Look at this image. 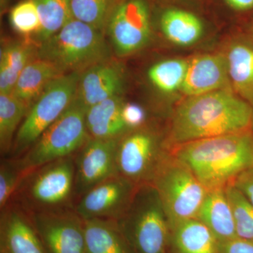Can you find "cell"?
Masks as SVG:
<instances>
[{
  "instance_id": "1",
  "label": "cell",
  "mask_w": 253,
  "mask_h": 253,
  "mask_svg": "<svg viewBox=\"0 0 253 253\" xmlns=\"http://www.w3.org/2000/svg\"><path fill=\"white\" fill-rule=\"evenodd\" d=\"M253 117L252 105L229 88L187 96L172 113L166 146L252 130Z\"/></svg>"
},
{
  "instance_id": "2",
  "label": "cell",
  "mask_w": 253,
  "mask_h": 253,
  "mask_svg": "<svg viewBox=\"0 0 253 253\" xmlns=\"http://www.w3.org/2000/svg\"><path fill=\"white\" fill-rule=\"evenodd\" d=\"M169 151L185 163L208 191L225 189L241 173L253 168V131L191 141Z\"/></svg>"
},
{
  "instance_id": "3",
  "label": "cell",
  "mask_w": 253,
  "mask_h": 253,
  "mask_svg": "<svg viewBox=\"0 0 253 253\" xmlns=\"http://www.w3.org/2000/svg\"><path fill=\"white\" fill-rule=\"evenodd\" d=\"M104 35L73 18L58 33L37 46L36 57L52 63L64 74L82 73L111 59V48Z\"/></svg>"
},
{
  "instance_id": "4",
  "label": "cell",
  "mask_w": 253,
  "mask_h": 253,
  "mask_svg": "<svg viewBox=\"0 0 253 253\" xmlns=\"http://www.w3.org/2000/svg\"><path fill=\"white\" fill-rule=\"evenodd\" d=\"M75 155L25 173L11 201L28 213L74 208Z\"/></svg>"
},
{
  "instance_id": "5",
  "label": "cell",
  "mask_w": 253,
  "mask_h": 253,
  "mask_svg": "<svg viewBox=\"0 0 253 253\" xmlns=\"http://www.w3.org/2000/svg\"><path fill=\"white\" fill-rule=\"evenodd\" d=\"M116 221L134 253H167L169 221L153 184L138 186L129 207Z\"/></svg>"
},
{
  "instance_id": "6",
  "label": "cell",
  "mask_w": 253,
  "mask_h": 253,
  "mask_svg": "<svg viewBox=\"0 0 253 253\" xmlns=\"http://www.w3.org/2000/svg\"><path fill=\"white\" fill-rule=\"evenodd\" d=\"M151 184L162 203L169 229L182 221L196 219L208 192L185 163L169 150L161 160Z\"/></svg>"
},
{
  "instance_id": "7",
  "label": "cell",
  "mask_w": 253,
  "mask_h": 253,
  "mask_svg": "<svg viewBox=\"0 0 253 253\" xmlns=\"http://www.w3.org/2000/svg\"><path fill=\"white\" fill-rule=\"evenodd\" d=\"M86 110L73 100L67 109L21 157L26 173L60 158L73 156L90 136L85 124Z\"/></svg>"
},
{
  "instance_id": "8",
  "label": "cell",
  "mask_w": 253,
  "mask_h": 253,
  "mask_svg": "<svg viewBox=\"0 0 253 253\" xmlns=\"http://www.w3.org/2000/svg\"><path fill=\"white\" fill-rule=\"evenodd\" d=\"M81 74L66 73L49 83L21 123L9 157H21L68 109L76 96Z\"/></svg>"
},
{
  "instance_id": "9",
  "label": "cell",
  "mask_w": 253,
  "mask_h": 253,
  "mask_svg": "<svg viewBox=\"0 0 253 253\" xmlns=\"http://www.w3.org/2000/svg\"><path fill=\"white\" fill-rule=\"evenodd\" d=\"M168 151L166 139L142 127L131 129L118 139L116 164L118 174L136 185L151 184L156 169Z\"/></svg>"
},
{
  "instance_id": "10",
  "label": "cell",
  "mask_w": 253,
  "mask_h": 253,
  "mask_svg": "<svg viewBox=\"0 0 253 253\" xmlns=\"http://www.w3.org/2000/svg\"><path fill=\"white\" fill-rule=\"evenodd\" d=\"M47 253H86L84 219L74 208L28 213Z\"/></svg>"
},
{
  "instance_id": "11",
  "label": "cell",
  "mask_w": 253,
  "mask_h": 253,
  "mask_svg": "<svg viewBox=\"0 0 253 253\" xmlns=\"http://www.w3.org/2000/svg\"><path fill=\"white\" fill-rule=\"evenodd\" d=\"M115 52L126 56L146 45L151 35L149 7L144 0H122L106 28Z\"/></svg>"
},
{
  "instance_id": "12",
  "label": "cell",
  "mask_w": 253,
  "mask_h": 253,
  "mask_svg": "<svg viewBox=\"0 0 253 253\" xmlns=\"http://www.w3.org/2000/svg\"><path fill=\"white\" fill-rule=\"evenodd\" d=\"M138 186L125 176L115 174L81 196L75 204V211L84 220H118L129 207Z\"/></svg>"
},
{
  "instance_id": "13",
  "label": "cell",
  "mask_w": 253,
  "mask_h": 253,
  "mask_svg": "<svg viewBox=\"0 0 253 253\" xmlns=\"http://www.w3.org/2000/svg\"><path fill=\"white\" fill-rule=\"evenodd\" d=\"M119 138L95 139L90 136L75 154L76 203L95 186L118 174L116 150Z\"/></svg>"
},
{
  "instance_id": "14",
  "label": "cell",
  "mask_w": 253,
  "mask_h": 253,
  "mask_svg": "<svg viewBox=\"0 0 253 253\" xmlns=\"http://www.w3.org/2000/svg\"><path fill=\"white\" fill-rule=\"evenodd\" d=\"M124 84L122 67L110 59L81 73L74 100L86 110L105 100L121 96Z\"/></svg>"
},
{
  "instance_id": "15",
  "label": "cell",
  "mask_w": 253,
  "mask_h": 253,
  "mask_svg": "<svg viewBox=\"0 0 253 253\" xmlns=\"http://www.w3.org/2000/svg\"><path fill=\"white\" fill-rule=\"evenodd\" d=\"M0 253H47L29 214L13 201L1 211Z\"/></svg>"
},
{
  "instance_id": "16",
  "label": "cell",
  "mask_w": 253,
  "mask_h": 253,
  "mask_svg": "<svg viewBox=\"0 0 253 253\" xmlns=\"http://www.w3.org/2000/svg\"><path fill=\"white\" fill-rule=\"evenodd\" d=\"M229 83L226 57L217 54H205L189 61L181 89L187 96H196L228 89Z\"/></svg>"
},
{
  "instance_id": "17",
  "label": "cell",
  "mask_w": 253,
  "mask_h": 253,
  "mask_svg": "<svg viewBox=\"0 0 253 253\" xmlns=\"http://www.w3.org/2000/svg\"><path fill=\"white\" fill-rule=\"evenodd\" d=\"M196 219L207 226L219 243L237 237L234 213L225 189L208 191Z\"/></svg>"
},
{
  "instance_id": "18",
  "label": "cell",
  "mask_w": 253,
  "mask_h": 253,
  "mask_svg": "<svg viewBox=\"0 0 253 253\" xmlns=\"http://www.w3.org/2000/svg\"><path fill=\"white\" fill-rule=\"evenodd\" d=\"M125 103L121 96H115L86 110L88 134L95 139H117L129 131L123 118Z\"/></svg>"
},
{
  "instance_id": "19",
  "label": "cell",
  "mask_w": 253,
  "mask_h": 253,
  "mask_svg": "<svg viewBox=\"0 0 253 253\" xmlns=\"http://www.w3.org/2000/svg\"><path fill=\"white\" fill-rule=\"evenodd\" d=\"M86 253H134L117 221L84 220Z\"/></svg>"
},
{
  "instance_id": "20",
  "label": "cell",
  "mask_w": 253,
  "mask_h": 253,
  "mask_svg": "<svg viewBox=\"0 0 253 253\" xmlns=\"http://www.w3.org/2000/svg\"><path fill=\"white\" fill-rule=\"evenodd\" d=\"M169 242L175 253H219L215 236L197 219L182 221L170 228Z\"/></svg>"
},
{
  "instance_id": "21",
  "label": "cell",
  "mask_w": 253,
  "mask_h": 253,
  "mask_svg": "<svg viewBox=\"0 0 253 253\" xmlns=\"http://www.w3.org/2000/svg\"><path fill=\"white\" fill-rule=\"evenodd\" d=\"M226 61L234 91L253 105V43H234L229 50Z\"/></svg>"
},
{
  "instance_id": "22",
  "label": "cell",
  "mask_w": 253,
  "mask_h": 253,
  "mask_svg": "<svg viewBox=\"0 0 253 253\" xmlns=\"http://www.w3.org/2000/svg\"><path fill=\"white\" fill-rule=\"evenodd\" d=\"M63 75L52 63L36 57L23 70L11 94L31 106L49 83Z\"/></svg>"
},
{
  "instance_id": "23",
  "label": "cell",
  "mask_w": 253,
  "mask_h": 253,
  "mask_svg": "<svg viewBox=\"0 0 253 253\" xmlns=\"http://www.w3.org/2000/svg\"><path fill=\"white\" fill-rule=\"evenodd\" d=\"M161 26L166 38L179 46L194 44L204 32L203 23L196 15L180 9L165 11L161 17Z\"/></svg>"
},
{
  "instance_id": "24",
  "label": "cell",
  "mask_w": 253,
  "mask_h": 253,
  "mask_svg": "<svg viewBox=\"0 0 253 253\" xmlns=\"http://www.w3.org/2000/svg\"><path fill=\"white\" fill-rule=\"evenodd\" d=\"M36 53L31 43L14 42L4 46L0 56V94H11L18 78Z\"/></svg>"
},
{
  "instance_id": "25",
  "label": "cell",
  "mask_w": 253,
  "mask_h": 253,
  "mask_svg": "<svg viewBox=\"0 0 253 253\" xmlns=\"http://www.w3.org/2000/svg\"><path fill=\"white\" fill-rule=\"evenodd\" d=\"M29 106L12 94H0V151L1 158L11 154L16 134Z\"/></svg>"
},
{
  "instance_id": "26",
  "label": "cell",
  "mask_w": 253,
  "mask_h": 253,
  "mask_svg": "<svg viewBox=\"0 0 253 253\" xmlns=\"http://www.w3.org/2000/svg\"><path fill=\"white\" fill-rule=\"evenodd\" d=\"M41 18V29L33 37L38 45L49 39L72 19L71 0H33Z\"/></svg>"
},
{
  "instance_id": "27",
  "label": "cell",
  "mask_w": 253,
  "mask_h": 253,
  "mask_svg": "<svg viewBox=\"0 0 253 253\" xmlns=\"http://www.w3.org/2000/svg\"><path fill=\"white\" fill-rule=\"evenodd\" d=\"M122 0H71L73 18L106 34L110 18Z\"/></svg>"
},
{
  "instance_id": "28",
  "label": "cell",
  "mask_w": 253,
  "mask_h": 253,
  "mask_svg": "<svg viewBox=\"0 0 253 253\" xmlns=\"http://www.w3.org/2000/svg\"><path fill=\"white\" fill-rule=\"evenodd\" d=\"M189 61L184 59H168L155 63L148 71V78L158 89L171 93L181 89Z\"/></svg>"
},
{
  "instance_id": "29",
  "label": "cell",
  "mask_w": 253,
  "mask_h": 253,
  "mask_svg": "<svg viewBox=\"0 0 253 253\" xmlns=\"http://www.w3.org/2000/svg\"><path fill=\"white\" fill-rule=\"evenodd\" d=\"M225 191L234 213L237 237L253 241V206L232 184L226 186Z\"/></svg>"
},
{
  "instance_id": "30",
  "label": "cell",
  "mask_w": 253,
  "mask_h": 253,
  "mask_svg": "<svg viewBox=\"0 0 253 253\" xmlns=\"http://www.w3.org/2000/svg\"><path fill=\"white\" fill-rule=\"evenodd\" d=\"M9 21L15 31L24 36L33 37L41 29V18L33 0H23L14 6Z\"/></svg>"
},
{
  "instance_id": "31",
  "label": "cell",
  "mask_w": 253,
  "mask_h": 253,
  "mask_svg": "<svg viewBox=\"0 0 253 253\" xmlns=\"http://www.w3.org/2000/svg\"><path fill=\"white\" fill-rule=\"evenodd\" d=\"M24 175L17 158H1L0 164V211L12 199L16 188Z\"/></svg>"
},
{
  "instance_id": "32",
  "label": "cell",
  "mask_w": 253,
  "mask_h": 253,
  "mask_svg": "<svg viewBox=\"0 0 253 253\" xmlns=\"http://www.w3.org/2000/svg\"><path fill=\"white\" fill-rule=\"evenodd\" d=\"M122 115L123 120L129 130L144 126L146 121V112L144 108L134 103L124 104Z\"/></svg>"
},
{
  "instance_id": "33",
  "label": "cell",
  "mask_w": 253,
  "mask_h": 253,
  "mask_svg": "<svg viewBox=\"0 0 253 253\" xmlns=\"http://www.w3.org/2000/svg\"><path fill=\"white\" fill-rule=\"evenodd\" d=\"M232 185L239 190L253 207V168L241 173Z\"/></svg>"
},
{
  "instance_id": "34",
  "label": "cell",
  "mask_w": 253,
  "mask_h": 253,
  "mask_svg": "<svg viewBox=\"0 0 253 253\" xmlns=\"http://www.w3.org/2000/svg\"><path fill=\"white\" fill-rule=\"evenodd\" d=\"M219 253H253V241L236 237L219 243Z\"/></svg>"
},
{
  "instance_id": "35",
  "label": "cell",
  "mask_w": 253,
  "mask_h": 253,
  "mask_svg": "<svg viewBox=\"0 0 253 253\" xmlns=\"http://www.w3.org/2000/svg\"><path fill=\"white\" fill-rule=\"evenodd\" d=\"M226 1L231 8L238 11H246L253 8V0H226Z\"/></svg>"
},
{
  "instance_id": "36",
  "label": "cell",
  "mask_w": 253,
  "mask_h": 253,
  "mask_svg": "<svg viewBox=\"0 0 253 253\" xmlns=\"http://www.w3.org/2000/svg\"><path fill=\"white\" fill-rule=\"evenodd\" d=\"M252 106H253V105H252ZM252 130L253 131V117Z\"/></svg>"
}]
</instances>
